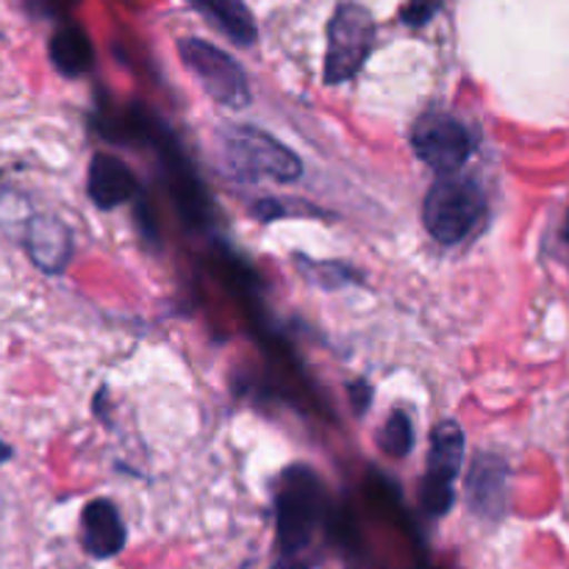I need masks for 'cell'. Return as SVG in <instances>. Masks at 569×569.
Returning <instances> with one entry per match:
<instances>
[{
    "mask_svg": "<svg viewBox=\"0 0 569 569\" xmlns=\"http://www.w3.org/2000/svg\"><path fill=\"white\" fill-rule=\"evenodd\" d=\"M222 153L228 164L244 178L292 183L303 172V161L295 150L253 126H228L222 131Z\"/></svg>",
    "mask_w": 569,
    "mask_h": 569,
    "instance_id": "3957f363",
    "label": "cell"
},
{
    "mask_svg": "<svg viewBox=\"0 0 569 569\" xmlns=\"http://www.w3.org/2000/svg\"><path fill=\"white\" fill-rule=\"evenodd\" d=\"M503 481L506 470L492 459H481L470 478V498L472 506L483 515H498L500 503H503Z\"/></svg>",
    "mask_w": 569,
    "mask_h": 569,
    "instance_id": "4fadbf2b",
    "label": "cell"
},
{
    "mask_svg": "<svg viewBox=\"0 0 569 569\" xmlns=\"http://www.w3.org/2000/svg\"><path fill=\"white\" fill-rule=\"evenodd\" d=\"M278 565L276 569H315L317 533L326 522V492L309 467H289L276 498Z\"/></svg>",
    "mask_w": 569,
    "mask_h": 569,
    "instance_id": "6da1fadb",
    "label": "cell"
},
{
    "mask_svg": "<svg viewBox=\"0 0 569 569\" xmlns=\"http://www.w3.org/2000/svg\"><path fill=\"white\" fill-rule=\"evenodd\" d=\"M87 192L100 209H117L137 194V178L122 159L111 153H98L89 164Z\"/></svg>",
    "mask_w": 569,
    "mask_h": 569,
    "instance_id": "30bf717a",
    "label": "cell"
},
{
    "mask_svg": "<svg viewBox=\"0 0 569 569\" xmlns=\"http://www.w3.org/2000/svg\"><path fill=\"white\" fill-rule=\"evenodd\" d=\"M465 467V431L459 422L445 420L433 428L428 467L420 483V503L428 517H445L453 506V483Z\"/></svg>",
    "mask_w": 569,
    "mask_h": 569,
    "instance_id": "8992f818",
    "label": "cell"
},
{
    "mask_svg": "<svg viewBox=\"0 0 569 569\" xmlns=\"http://www.w3.org/2000/svg\"><path fill=\"white\" fill-rule=\"evenodd\" d=\"M9 456H11V448H9V445L0 442V465H3V461L9 459Z\"/></svg>",
    "mask_w": 569,
    "mask_h": 569,
    "instance_id": "ac0fdd59",
    "label": "cell"
},
{
    "mask_svg": "<svg viewBox=\"0 0 569 569\" xmlns=\"http://www.w3.org/2000/svg\"><path fill=\"white\" fill-rule=\"evenodd\" d=\"M48 53L56 70L67 78L87 76L94 64L92 39H89L87 31L78 26H61L59 31L50 37Z\"/></svg>",
    "mask_w": 569,
    "mask_h": 569,
    "instance_id": "8fae6325",
    "label": "cell"
},
{
    "mask_svg": "<svg viewBox=\"0 0 569 569\" xmlns=\"http://www.w3.org/2000/svg\"><path fill=\"white\" fill-rule=\"evenodd\" d=\"M350 389H356L353 398L359 400V403H356V411H359V415H361V411L367 409V403H370V387H367L365 381H356L353 387H350Z\"/></svg>",
    "mask_w": 569,
    "mask_h": 569,
    "instance_id": "2e32d148",
    "label": "cell"
},
{
    "mask_svg": "<svg viewBox=\"0 0 569 569\" xmlns=\"http://www.w3.org/2000/svg\"><path fill=\"white\" fill-rule=\"evenodd\" d=\"M411 148L439 176H453L472 156V133L456 117L433 111L411 128Z\"/></svg>",
    "mask_w": 569,
    "mask_h": 569,
    "instance_id": "52a82bcc",
    "label": "cell"
},
{
    "mask_svg": "<svg viewBox=\"0 0 569 569\" xmlns=\"http://www.w3.org/2000/svg\"><path fill=\"white\" fill-rule=\"evenodd\" d=\"M26 250L42 272H64L72 256L70 228L56 217H33L26 231Z\"/></svg>",
    "mask_w": 569,
    "mask_h": 569,
    "instance_id": "ba28073f",
    "label": "cell"
},
{
    "mask_svg": "<svg viewBox=\"0 0 569 569\" xmlns=\"http://www.w3.org/2000/svg\"><path fill=\"white\" fill-rule=\"evenodd\" d=\"M376 44V22L370 11L361 6L345 3L333 11L328 22V50H326V83H342L353 78L372 53Z\"/></svg>",
    "mask_w": 569,
    "mask_h": 569,
    "instance_id": "5b68a950",
    "label": "cell"
},
{
    "mask_svg": "<svg viewBox=\"0 0 569 569\" xmlns=\"http://www.w3.org/2000/svg\"><path fill=\"white\" fill-rule=\"evenodd\" d=\"M442 9V0H411L403 9V22L409 26H426L428 20H433V14Z\"/></svg>",
    "mask_w": 569,
    "mask_h": 569,
    "instance_id": "9a60e30c",
    "label": "cell"
},
{
    "mask_svg": "<svg viewBox=\"0 0 569 569\" xmlns=\"http://www.w3.org/2000/svg\"><path fill=\"white\" fill-rule=\"evenodd\" d=\"M83 550L94 559H114L126 548V526L109 500H92L81 515Z\"/></svg>",
    "mask_w": 569,
    "mask_h": 569,
    "instance_id": "9c48e42d",
    "label": "cell"
},
{
    "mask_svg": "<svg viewBox=\"0 0 569 569\" xmlns=\"http://www.w3.org/2000/svg\"><path fill=\"white\" fill-rule=\"evenodd\" d=\"M487 214V194L472 178L442 176L422 203V222L442 244H459Z\"/></svg>",
    "mask_w": 569,
    "mask_h": 569,
    "instance_id": "7a4b0ae2",
    "label": "cell"
},
{
    "mask_svg": "<svg viewBox=\"0 0 569 569\" xmlns=\"http://www.w3.org/2000/svg\"><path fill=\"white\" fill-rule=\"evenodd\" d=\"M561 239H565V248H567V256H569V209L565 214V226H561Z\"/></svg>",
    "mask_w": 569,
    "mask_h": 569,
    "instance_id": "e0dca14e",
    "label": "cell"
},
{
    "mask_svg": "<svg viewBox=\"0 0 569 569\" xmlns=\"http://www.w3.org/2000/svg\"><path fill=\"white\" fill-rule=\"evenodd\" d=\"M183 67L200 81L203 92L214 103L228 106V109H244L250 103V83L244 70L233 56L220 50L217 44L203 42V39H181L178 42Z\"/></svg>",
    "mask_w": 569,
    "mask_h": 569,
    "instance_id": "277c9868",
    "label": "cell"
},
{
    "mask_svg": "<svg viewBox=\"0 0 569 569\" xmlns=\"http://www.w3.org/2000/svg\"><path fill=\"white\" fill-rule=\"evenodd\" d=\"M198 11H203L231 42L253 44L259 37L253 11L244 6V0H187Z\"/></svg>",
    "mask_w": 569,
    "mask_h": 569,
    "instance_id": "7c38bea8",
    "label": "cell"
},
{
    "mask_svg": "<svg viewBox=\"0 0 569 569\" xmlns=\"http://www.w3.org/2000/svg\"><path fill=\"white\" fill-rule=\"evenodd\" d=\"M378 445H381L383 453H389L392 459H403L415 448V426H411L409 417L403 411H395L387 422H383L381 433H378Z\"/></svg>",
    "mask_w": 569,
    "mask_h": 569,
    "instance_id": "5bb4252c",
    "label": "cell"
}]
</instances>
